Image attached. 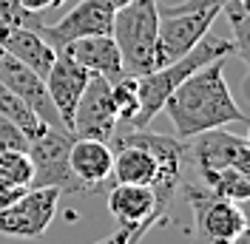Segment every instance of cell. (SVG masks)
<instances>
[{
    "label": "cell",
    "mask_w": 250,
    "mask_h": 244,
    "mask_svg": "<svg viewBox=\"0 0 250 244\" xmlns=\"http://www.w3.org/2000/svg\"><path fill=\"white\" fill-rule=\"evenodd\" d=\"M230 54H236L233 40L208 31L202 40L188 51L185 57H179V60L162 65V68H154V71H148V74L137 77L140 111H137V117H134V122H131V128H137V131L148 128V125L154 122V117H159L165 100L171 97V91L179 85V82H185L190 74H196L199 68L210 65L213 60H228Z\"/></svg>",
    "instance_id": "obj_2"
},
{
    "label": "cell",
    "mask_w": 250,
    "mask_h": 244,
    "mask_svg": "<svg viewBox=\"0 0 250 244\" xmlns=\"http://www.w3.org/2000/svg\"><path fill=\"white\" fill-rule=\"evenodd\" d=\"M216 17H219V9H205V12H159L154 68H162L168 62L185 57L188 51L210 31Z\"/></svg>",
    "instance_id": "obj_7"
},
{
    "label": "cell",
    "mask_w": 250,
    "mask_h": 244,
    "mask_svg": "<svg viewBox=\"0 0 250 244\" xmlns=\"http://www.w3.org/2000/svg\"><path fill=\"white\" fill-rule=\"evenodd\" d=\"M111 23H114V12L100 0H80L74 9H68V15L51 23V26H40L37 34L46 40L54 51H62L68 43L83 40V37H94V34H111Z\"/></svg>",
    "instance_id": "obj_10"
},
{
    "label": "cell",
    "mask_w": 250,
    "mask_h": 244,
    "mask_svg": "<svg viewBox=\"0 0 250 244\" xmlns=\"http://www.w3.org/2000/svg\"><path fill=\"white\" fill-rule=\"evenodd\" d=\"M202 187H208L210 193H216L222 199H230L236 204L250 199V173L239 168H219V170H202L199 173Z\"/></svg>",
    "instance_id": "obj_18"
},
{
    "label": "cell",
    "mask_w": 250,
    "mask_h": 244,
    "mask_svg": "<svg viewBox=\"0 0 250 244\" xmlns=\"http://www.w3.org/2000/svg\"><path fill=\"white\" fill-rule=\"evenodd\" d=\"M0 23H12V26H26V29H40L43 20L34 12H26L17 0H0Z\"/></svg>",
    "instance_id": "obj_23"
},
{
    "label": "cell",
    "mask_w": 250,
    "mask_h": 244,
    "mask_svg": "<svg viewBox=\"0 0 250 244\" xmlns=\"http://www.w3.org/2000/svg\"><path fill=\"white\" fill-rule=\"evenodd\" d=\"M0 82L15 94V97H20V100L34 111V117L43 122V125L65 131V125L60 122L57 111H54L51 100H48L43 77H37L29 65H23L17 57H12L3 46H0ZM68 134H71V131H68Z\"/></svg>",
    "instance_id": "obj_12"
},
{
    "label": "cell",
    "mask_w": 250,
    "mask_h": 244,
    "mask_svg": "<svg viewBox=\"0 0 250 244\" xmlns=\"http://www.w3.org/2000/svg\"><path fill=\"white\" fill-rule=\"evenodd\" d=\"M114 139V165H111V176L117 184H145L151 187L159 176V162L156 156L142 142L128 134H120Z\"/></svg>",
    "instance_id": "obj_15"
},
{
    "label": "cell",
    "mask_w": 250,
    "mask_h": 244,
    "mask_svg": "<svg viewBox=\"0 0 250 244\" xmlns=\"http://www.w3.org/2000/svg\"><path fill=\"white\" fill-rule=\"evenodd\" d=\"M228 0H182V3H171L162 6L159 12H205V9H222Z\"/></svg>",
    "instance_id": "obj_25"
},
{
    "label": "cell",
    "mask_w": 250,
    "mask_h": 244,
    "mask_svg": "<svg viewBox=\"0 0 250 244\" xmlns=\"http://www.w3.org/2000/svg\"><path fill=\"white\" fill-rule=\"evenodd\" d=\"M156 26H159V3L156 0H134L120 12H114L111 37L120 48L125 74L142 77L154 71Z\"/></svg>",
    "instance_id": "obj_3"
},
{
    "label": "cell",
    "mask_w": 250,
    "mask_h": 244,
    "mask_svg": "<svg viewBox=\"0 0 250 244\" xmlns=\"http://www.w3.org/2000/svg\"><path fill=\"white\" fill-rule=\"evenodd\" d=\"M111 102L117 111V120L131 125L140 111V91H137V77L125 74L117 82H111Z\"/></svg>",
    "instance_id": "obj_22"
},
{
    "label": "cell",
    "mask_w": 250,
    "mask_h": 244,
    "mask_svg": "<svg viewBox=\"0 0 250 244\" xmlns=\"http://www.w3.org/2000/svg\"><path fill=\"white\" fill-rule=\"evenodd\" d=\"M88 77L91 74L83 65H77V62L71 60L68 54H62V51H57V57L51 62L48 74L43 77L48 100H51V105L57 111L60 122L65 125V131H71V117H74V108H77L80 97H83L85 85H88Z\"/></svg>",
    "instance_id": "obj_13"
},
{
    "label": "cell",
    "mask_w": 250,
    "mask_h": 244,
    "mask_svg": "<svg viewBox=\"0 0 250 244\" xmlns=\"http://www.w3.org/2000/svg\"><path fill=\"white\" fill-rule=\"evenodd\" d=\"M100 3H105L111 12H120V9H125V6H131L134 0H100Z\"/></svg>",
    "instance_id": "obj_29"
},
{
    "label": "cell",
    "mask_w": 250,
    "mask_h": 244,
    "mask_svg": "<svg viewBox=\"0 0 250 244\" xmlns=\"http://www.w3.org/2000/svg\"><path fill=\"white\" fill-rule=\"evenodd\" d=\"M179 187L190 204L199 244H239L245 239L248 219L236 202L210 193L202 184H179Z\"/></svg>",
    "instance_id": "obj_4"
},
{
    "label": "cell",
    "mask_w": 250,
    "mask_h": 244,
    "mask_svg": "<svg viewBox=\"0 0 250 244\" xmlns=\"http://www.w3.org/2000/svg\"><path fill=\"white\" fill-rule=\"evenodd\" d=\"M108 213L117 219L120 227L131 230V244H137L159 222V204H156L154 187L145 184H114L108 190Z\"/></svg>",
    "instance_id": "obj_11"
},
{
    "label": "cell",
    "mask_w": 250,
    "mask_h": 244,
    "mask_svg": "<svg viewBox=\"0 0 250 244\" xmlns=\"http://www.w3.org/2000/svg\"><path fill=\"white\" fill-rule=\"evenodd\" d=\"M60 3H65V0H60Z\"/></svg>",
    "instance_id": "obj_30"
},
{
    "label": "cell",
    "mask_w": 250,
    "mask_h": 244,
    "mask_svg": "<svg viewBox=\"0 0 250 244\" xmlns=\"http://www.w3.org/2000/svg\"><path fill=\"white\" fill-rule=\"evenodd\" d=\"M0 46L6 48L12 57H17L23 65H29L37 77H46L54 57H57V51L48 46L34 29L12 26V23H0Z\"/></svg>",
    "instance_id": "obj_17"
},
{
    "label": "cell",
    "mask_w": 250,
    "mask_h": 244,
    "mask_svg": "<svg viewBox=\"0 0 250 244\" xmlns=\"http://www.w3.org/2000/svg\"><path fill=\"white\" fill-rule=\"evenodd\" d=\"M94 244H131V230L117 227L111 236H105V239H100V242H94Z\"/></svg>",
    "instance_id": "obj_27"
},
{
    "label": "cell",
    "mask_w": 250,
    "mask_h": 244,
    "mask_svg": "<svg viewBox=\"0 0 250 244\" xmlns=\"http://www.w3.org/2000/svg\"><path fill=\"white\" fill-rule=\"evenodd\" d=\"M26 148H29V137L15 122L0 117V151H26Z\"/></svg>",
    "instance_id": "obj_24"
},
{
    "label": "cell",
    "mask_w": 250,
    "mask_h": 244,
    "mask_svg": "<svg viewBox=\"0 0 250 244\" xmlns=\"http://www.w3.org/2000/svg\"><path fill=\"white\" fill-rule=\"evenodd\" d=\"M0 117H6L9 122H15V125H17V128H20V131H23L29 139L37 137V134L46 128L43 122L34 117V111H31V108L26 105L20 97H15V94L9 91L3 82H0Z\"/></svg>",
    "instance_id": "obj_20"
},
{
    "label": "cell",
    "mask_w": 250,
    "mask_h": 244,
    "mask_svg": "<svg viewBox=\"0 0 250 244\" xmlns=\"http://www.w3.org/2000/svg\"><path fill=\"white\" fill-rule=\"evenodd\" d=\"M74 134L60 131V128H43L37 137L29 139V153L34 176L31 187H57L60 193H85V187L74 179L68 168V148H71Z\"/></svg>",
    "instance_id": "obj_5"
},
{
    "label": "cell",
    "mask_w": 250,
    "mask_h": 244,
    "mask_svg": "<svg viewBox=\"0 0 250 244\" xmlns=\"http://www.w3.org/2000/svg\"><path fill=\"white\" fill-rule=\"evenodd\" d=\"M111 165H114V151L108 142L100 139H83L74 137L68 148V168L74 173L85 193H100L103 184L111 179Z\"/></svg>",
    "instance_id": "obj_14"
},
{
    "label": "cell",
    "mask_w": 250,
    "mask_h": 244,
    "mask_svg": "<svg viewBox=\"0 0 250 244\" xmlns=\"http://www.w3.org/2000/svg\"><path fill=\"white\" fill-rule=\"evenodd\" d=\"M219 12H225V17H228L236 57L242 62H250V3L248 0H228Z\"/></svg>",
    "instance_id": "obj_19"
},
{
    "label": "cell",
    "mask_w": 250,
    "mask_h": 244,
    "mask_svg": "<svg viewBox=\"0 0 250 244\" xmlns=\"http://www.w3.org/2000/svg\"><path fill=\"white\" fill-rule=\"evenodd\" d=\"M62 54H68L88 74H97L108 82H117L120 77H125L123 57H120V48H117L111 34H94V37L74 40L62 48Z\"/></svg>",
    "instance_id": "obj_16"
},
{
    "label": "cell",
    "mask_w": 250,
    "mask_h": 244,
    "mask_svg": "<svg viewBox=\"0 0 250 244\" xmlns=\"http://www.w3.org/2000/svg\"><path fill=\"white\" fill-rule=\"evenodd\" d=\"M31 159L26 151H0V182L9 187H31Z\"/></svg>",
    "instance_id": "obj_21"
},
{
    "label": "cell",
    "mask_w": 250,
    "mask_h": 244,
    "mask_svg": "<svg viewBox=\"0 0 250 244\" xmlns=\"http://www.w3.org/2000/svg\"><path fill=\"white\" fill-rule=\"evenodd\" d=\"M26 12H34V15H40V12H46V9H54V6H60V0H17Z\"/></svg>",
    "instance_id": "obj_26"
},
{
    "label": "cell",
    "mask_w": 250,
    "mask_h": 244,
    "mask_svg": "<svg viewBox=\"0 0 250 244\" xmlns=\"http://www.w3.org/2000/svg\"><path fill=\"white\" fill-rule=\"evenodd\" d=\"M185 159L193 162L199 170H219V168H239L250 173V145L245 137L228 134L222 128L202 131L196 137L185 139Z\"/></svg>",
    "instance_id": "obj_8"
},
{
    "label": "cell",
    "mask_w": 250,
    "mask_h": 244,
    "mask_svg": "<svg viewBox=\"0 0 250 244\" xmlns=\"http://www.w3.org/2000/svg\"><path fill=\"white\" fill-rule=\"evenodd\" d=\"M23 193V187H9V184H3L0 182V210L9 204V202H15L17 196Z\"/></svg>",
    "instance_id": "obj_28"
},
{
    "label": "cell",
    "mask_w": 250,
    "mask_h": 244,
    "mask_svg": "<svg viewBox=\"0 0 250 244\" xmlns=\"http://www.w3.org/2000/svg\"><path fill=\"white\" fill-rule=\"evenodd\" d=\"M117 122L120 120H117V111H114V102H111V82L91 74L77 108H74L71 134L83 139L111 142V137L117 134Z\"/></svg>",
    "instance_id": "obj_9"
},
{
    "label": "cell",
    "mask_w": 250,
    "mask_h": 244,
    "mask_svg": "<svg viewBox=\"0 0 250 244\" xmlns=\"http://www.w3.org/2000/svg\"><path fill=\"white\" fill-rule=\"evenodd\" d=\"M60 196L62 193L57 187H26L15 202L0 210V236L40 239L57 216Z\"/></svg>",
    "instance_id": "obj_6"
},
{
    "label": "cell",
    "mask_w": 250,
    "mask_h": 244,
    "mask_svg": "<svg viewBox=\"0 0 250 244\" xmlns=\"http://www.w3.org/2000/svg\"><path fill=\"white\" fill-rule=\"evenodd\" d=\"M162 111L171 117L176 139L182 142L202 131L222 128L228 122H239V125L248 122L225 80V60H213L196 74H190L185 82H179L165 100Z\"/></svg>",
    "instance_id": "obj_1"
}]
</instances>
